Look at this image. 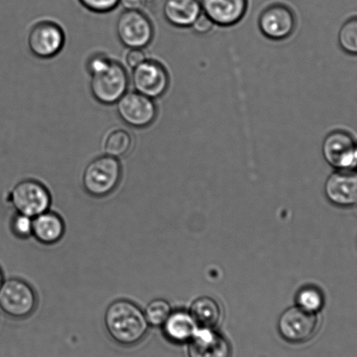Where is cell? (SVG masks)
<instances>
[{
    "label": "cell",
    "mask_w": 357,
    "mask_h": 357,
    "mask_svg": "<svg viewBox=\"0 0 357 357\" xmlns=\"http://www.w3.org/2000/svg\"><path fill=\"white\" fill-rule=\"evenodd\" d=\"M189 357H231L230 343L223 335L213 328L197 331L190 339L188 348Z\"/></svg>",
    "instance_id": "15"
},
{
    "label": "cell",
    "mask_w": 357,
    "mask_h": 357,
    "mask_svg": "<svg viewBox=\"0 0 357 357\" xmlns=\"http://www.w3.org/2000/svg\"><path fill=\"white\" fill-rule=\"evenodd\" d=\"M322 155L335 169H357V148L351 135L343 130L329 132L322 141Z\"/></svg>",
    "instance_id": "8"
},
{
    "label": "cell",
    "mask_w": 357,
    "mask_h": 357,
    "mask_svg": "<svg viewBox=\"0 0 357 357\" xmlns=\"http://www.w3.org/2000/svg\"><path fill=\"white\" fill-rule=\"evenodd\" d=\"M214 26V23L202 13L190 29L199 36H206L211 32Z\"/></svg>",
    "instance_id": "27"
},
{
    "label": "cell",
    "mask_w": 357,
    "mask_h": 357,
    "mask_svg": "<svg viewBox=\"0 0 357 357\" xmlns=\"http://www.w3.org/2000/svg\"><path fill=\"white\" fill-rule=\"evenodd\" d=\"M202 12L215 26L237 25L247 15L248 0H200Z\"/></svg>",
    "instance_id": "14"
},
{
    "label": "cell",
    "mask_w": 357,
    "mask_h": 357,
    "mask_svg": "<svg viewBox=\"0 0 357 357\" xmlns=\"http://www.w3.org/2000/svg\"><path fill=\"white\" fill-rule=\"evenodd\" d=\"M132 83L137 92L154 100L167 91L169 75L164 65L147 59L133 69Z\"/></svg>",
    "instance_id": "11"
},
{
    "label": "cell",
    "mask_w": 357,
    "mask_h": 357,
    "mask_svg": "<svg viewBox=\"0 0 357 357\" xmlns=\"http://www.w3.org/2000/svg\"><path fill=\"white\" fill-rule=\"evenodd\" d=\"M116 33L121 43L129 48H144L154 36L153 25L140 10H126L118 18Z\"/></svg>",
    "instance_id": "6"
},
{
    "label": "cell",
    "mask_w": 357,
    "mask_h": 357,
    "mask_svg": "<svg viewBox=\"0 0 357 357\" xmlns=\"http://www.w3.org/2000/svg\"><path fill=\"white\" fill-rule=\"evenodd\" d=\"M129 86L126 68L118 62L112 61L106 69L91 76L90 90L97 102L111 105L126 95Z\"/></svg>",
    "instance_id": "5"
},
{
    "label": "cell",
    "mask_w": 357,
    "mask_h": 357,
    "mask_svg": "<svg viewBox=\"0 0 357 357\" xmlns=\"http://www.w3.org/2000/svg\"><path fill=\"white\" fill-rule=\"evenodd\" d=\"M63 29L53 22L36 24L29 34V47L36 57L50 59L60 53L65 45Z\"/></svg>",
    "instance_id": "12"
},
{
    "label": "cell",
    "mask_w": 357,
    "mask_h": 357,
    "mask_svg": "<svg viewBox=\"0 0 357 357\" xmlns=\"http://www.w3.org/2000/svg\"><path fill=\"white\" fill-rule=\"evenodd\" d=\"M133 137L129 131L123 129L110 130L102 139L104 153L113 158H122L126 155L132 148Z\"/></svg>",
    "instance_id": "20"
},
{
    "label": "cell",
    "mask_w": 357,
    "mask_h": 357,
    "mask_svg": "<svg viewBox=\"0 0 357 357\" xmlns=\"http://www.w3.org/2000/svg\"><path fill=\"white\" fill-rule=\"evenodd\" d=\"M317 314L300 307L287 308L280 315L278 329L280 335L291 343H303L314 337L317 331Z\"/></svg>",
    "instance_id": "9"
},
{
    "label": "cell",
    "mask_w": 357,
    "mask_h": 357,
    "mask_svg": "<svg viewBox=\"0 0 357 357\" xmlns=\"http://www.w3.org/2000/svg\"><path fill=\"white\" fill-rule=\"evenodd\" d=\"M200 0H165L162 13L172 26L190 29L202 13Z\"/></svg>",
    "instance_id": "16"
},
{
    "label": "cell",
    "mask_w": 357,
    "mask_h": 357,
    "mask_svg": "<svg viewBox=\"0 0 357 357\" xmlns=\"http://www.w3.org/2000/svg\"><path fill=\"white\" fill-rule=\"evenodd\" d=\"M144 3V0H120L119 4L126 10H139Z\"/></svg>",
    "instance_id": "29"
},
{
    "label": "cell",
    "mask_w": 357,
    "mask_h": 357,
    "mask_svg": "<svg viewBox=\"0 0 357 357\" xmlns=\"http://www.w3.org/2000/svg\"><path fill=\"white\" fill-rule=\"evenodd\" d=\"M36 306V291L25 280L12 278L0 287V310L8 317L17 320L29 317Z\"/></svg>",
    "instance_id": "3"
},
{
    "label": "cell",
    "mask_w": 357,
    "mask_h": 357,
    "mask_svg": "<svg viewBox=\"0 0 357 357\" xmlns=\"http://www.w3.org/2000/svg\"><path fill=\"white\" fill-rule=\"evenodd\" d=\"M65 223L61 216L53 211H47L33 220V236L44 245H54L63 238Z\"/></svg>",
    "instance_id": "17"
},
{
    "label": "cell",
    "mask_w": 357,
    "mask_h": 357,
    "mask_svg": "<svg viewBox=\"0 0 357 357\" xmlns=\"http://www.w3.org/2000/svg\"><path fill=\"white\" fill-rule=\"evenodd\" d=\"M112 61L107 55L97 54L89 58L86 68L90 75H95L109 67Z\"/></svg>",
    "instance_id": "26"
},
{
    "label": "cell",
    "mask_w": 357,
    "mask_h": 357,
    "mask_svg": "<svg viewBox=\"0 0 357 357\" xmlns=\"http://www.w3.org/2000/svg\"><path fill=\"white\" fill-rule=\"evenodd\" d=\"M116 103L121 119L136 129L150 126L157 118L158 107L153 99L137 91L127 92Z\"/></svg>",
    "instance_id": "10"
},
{
    "label": "cell",
    "mask_w": 357,
    "mask_h": 357,
    "mask_svg": "<svg viewBox=\"0 0 357 357\" xmlns=\"http://www.w3.org/2000/svg\"><path fill=\"white\" fill-rule=\"evenodd\" d=\"M356 148H357V144H356Z\"/></svg>",
    "instance_id": "32"
},
{
    "label": "cell",
    "mask_w": 357,
    "mask_h": 357,
    "mask_svg": "<svg viewBox=\"0 0 357 357\" xmlns=\"http://www.w3.org/2000/svg\"><path fill=\"white\" fill-rule=\"evenodd\" d=\"M297 304L303 310L315 314L324 307V298L321 291L315 287H304L298 294Z\"/></svg>",
    "instance_id": "23"
},
{
    "label": "cell",
    "mask_w": 357,
    "mask_h": 357,
    "mask_svg": "<svg viewBox=\"0 0 357 357\" xmlns=\"http://www.w3.org/2000/svg\"><path fill=\"white\" fill-rule=\"evenodd\" d=\"M122 173V165L117 158L102 155L86 165L82 176L83 187L90 196L106 197L116 189Z\"/></svg>",
    "instance_id": "2"
},
{
    "label": "cell",
    "mask_w": 357,
    "mask_h": 357,
    "mask_svg": "<svg viewBox=\"0 0 357 357\" xmlns=\"http://www.w3.org/2000/svg\"><path fill=\"white\" fill-rule=\"evenodd\" d=\"M155 1H158V0H144V2L150 3V4H152V3H155Z\"/></svg>",
    "instance_id": "31"
},
{
    "label": "cell",
    "mask_w": 357,
    "mask_h": 357,
    "mask_svg": "<svg viewBox=\"0 0 357 357\" xmlns=\"http://www.w3.org/2000/svg\"><path fill=\"white\" fill-rule=\"evenodd\" d=\"M296 26V15L293 9L280 3L268 6L259 16V29L263 36L270 40L289 39L293 36Z\"/></svg>",
    "instance_id": "7"
},
{
    "label": "cell",
    "mask_w": 357,
    "mask_h": 357,
    "mask_svg": "<svg viewBox=\"0 0 357 357\" xmlns=\"http://www.w3.org/2000/svg\"><path fill=\"white\" fill-rule=\"evenodd\" d=\"M172 312L171 305L167 301L155 299L147 305L144 310V315L149 325L153 326V327H162Z\"/></svg>",
    "instance_id": "21"
},
{
    "label": "cell",
    "mask_w": 357,
    "mask_h": 357,
    "mask_svg": "<svg viewBox=\"0 0 357 357\" xmlns=\"http://www.w3.org/2000/svg\"><path fill=\"white\" fill-rule=\"evenodd\" d=\"M162 327L166 338L178 344L190 342L197 331L192 315L185 311L172 312Z\"/></svg>",
    "instance_id": "18"
},
{
    "label": "cell",
    "mask_w": 357,
    "mask_h": 357,
    "mask_svg": "<svg viewBox=\"0 0 357 357\" xmlns=\"http://www.w3.org/2000/svg\"><path fill=\"white\" fill-rule=\"evenodd\" d=\"M104 325L111 339L123 347L137 345L143 341L150 326L144 312L129 300L110 303L104 315Z\"/></svg>",
    "instance_id": "1"
},
{
    "label": "cell",
    "mask_w": 357,
    "mask_h": 357,
    "mask_svg": "<svg viewBox=\"0 0 357 357\" xmlns=\"http://www.w3.org/2000/svg\"><path fill=\"white\" fill-rule=\"evenodd\" d=\"M338 43L345 53L357 55V17L342 24L338 33Z\"/></svg>",
    "instance_id": "22"
},
{
    "label": "cell",
    "mask_w": 357,
    "mask_h": 357,
    "mask_svg": "<svg viewBox=\"0 0 357 357\" xmlns=\"http://www.w3.org/2000/svg\"><path fill=\"white\" fill-rule=\"evenodd\" d=\"M9 199L17 213L31 218L48 211L52 201L47 187L34 179H26L17 183L10 193Z\"/></svg>",
    "instance_id": "4"
},
{
    "label": "cell",
    "mask_w": 357,
    "mask_h": 357,
    "mask_svg": "<svg viewBox=\"0 0 357 357\" xmlns=\"http://www.w3.org/2000/svg\"><path fill=\"white\" fill-rule=\"evenodd\" d=\"M328 199L336 206L349 208L357 204V169H335L326 180Z\"/></svg>",
    "instance_id": "13"
},
{
    "label": "cell",
    "mask_w": 357,
    "mask_h": 357,
    "mask_svg": "<svg viewBox=\"0 0 357 357\" xmlns=\"http://www.w3.org/2000/svg\"><path fill=\"white\" fill-rule=\"evenodd\" d=\"M190 315L202 328L216 327L221 319V310L217 301L210 297L197 299L190 307Z\"/></svg>",
    "instance_id": "19"
},
{
    "label": "cell",
    "mask_w": 357,
    "mask_h": 357,
    "mask_svg": "<svg viewBox=\"0 0 357 357\" xmlns=\"http://www.w3.org/2000/svg\"><path fill=\"white\" fill-rule=\"evenodd\" d=\"M85 8L93 13H109L119 5L120 0H79Z\"/></svg>",
    "instance_id": "25"
},
{
    "label": "cell",
    "mask_w": 357,
    "mask_h": 357,
    "mask_svg": "<svg viewBox=\"0 0 357 357\" xmlns=\"http://www.w3.org/2000/svg\"><path fill=\"white\" fill-rule=\"evenodd\" d=\"M126 60L127 65L134 69L146 61L147 56L143 48H130V51L126 54Z\"/></svg>",
    "instance_id": "28"
},
{
    "label": "cell",
    "mask_w": 357,
    "mask_h": 357,
    "mask_svg": "<svg viewBox=\"0 0 357 357\" xmlns=\"http://www.w3.org/2000/svg\"><path fill=\"white\" fill-rule=\"evenodd\" d=\"M3 282H4V275H3L2 270L0 268V287L2 286Z\"/></svg>",
    "instance_id": "30"
},
{
    "label": "cell",
    "mask_w": 357,
    "mask_h": 357,
    "mask_svg": "<svg viewBox=\"0 0 357 357\" xmlns=\"http://www.w3.org/2000/svg\"><path fill=\"white\" fill-rule=\"evenodd\" d=\"M33 218L17 213L12 220V230L17 237L26 238L33 235Z\"/></svg>",
    "instance_id": "24"
},
{
    "label": "cell",
    "mask_w": 357,
    "mask_h": 357,
    "mask_svg": "<svg viewBox=\"0 0 357 357\" xmlns=\"http://www.w3.org/2000/svg\"><path fill=\"white\" fill-rule=\"evenodd\" d=\"M356 206H357V204H356Z\"/></svg>",
    "instance_id": "33"
}]
</instances>
